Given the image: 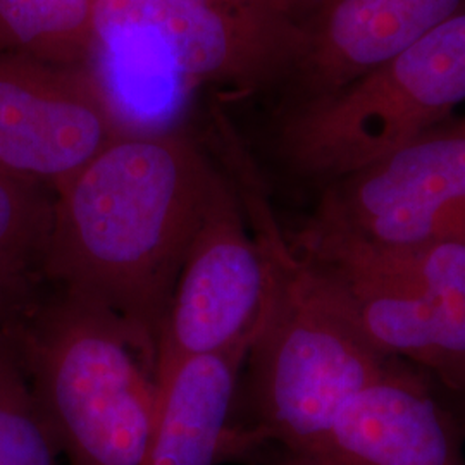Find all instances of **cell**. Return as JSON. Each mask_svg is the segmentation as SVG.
<instances>
[{
  "instance_id": "6",
  "label": "cell",
  "mask_w": 465,
  "mask_h": 465,
  "mask_svg": "<svg viewBox=\"0 0 465 465\" xmlns=\"http://www.w3.org/2000/svg\"><path fill=\"white\" fill-rule=\"evenodd\" d=\"M465 232V117L321 188L292 247L388 257Z\"/></svg>"
},
{
  "instance_id": "16",
  "label": "cell",
  "mask_w": 465,
  "mask_h": 465,
  "mask_svg": "<svg viewBox=\"0 0 465 465\" xmlns=\"http://www.w3.org/2000/svg\"><path fill=\"white\" fill-rule=\"evenodd\" d=\"M35 280L0 267V330L32 302L36 295Z\"/></svg>"
},
{
  "instance_id": "2",
  "label": "cell",
  "mask_w": 465,
  "mask_h": 465,
  "mask_svg": "<svg viewBox=\"0 0 465 465\" xmlns=\"http://www.w3.org/2000/svg\"><path fill=\"white\" fill-rule=\"evenodd\" d=\"M311 0H99L84 67L123 134L182 130L203 88L282 84Z\"/></svg>"
},
{
  "instance_id": "3",
  "label": "cell",
  "mask_w": 465,
  "mask_h": 465,
  "mask_svg": "<svg viewBox=\"0 0 465 465\" xmlns=\"http://www.w3.org/2000/svg\"><path fill=\"white\" fill-rule=\"evenodd\" d=\"M234 184L266 252L272 288L245 362L240 426L284 451L282 465H317L340 411L390 357L376 349L314 267L290 245L245 161Z\"/></svg>"
},
{
  "instance_id": "12",
  "label": "cell",
  "mask_w": 465,
  "mask_h": 465,
  "mask_svg": "<svg viewBox=\"0 0 465 465\" xmlns=\"http://www.w3.org/2000/svg\"><path fill=\"white\" fill-rule=\"evenodd\" d=\"M99 0H0V52L84 66Z\"/></svg>"
},
{
  "instance_id": "18",
  "label": "cell",
  "mask_w": 465,
  "mask_h": 465,
  "mask_svg": "<svg viewBox=\"0 0 465 465\" xmlns=\"http://www.w3.org/2000/svg\"><path fill=\"white\" fill-rule=\"evenodd\" d=\"M280 465H282V464H280Z\"/></svg>"
},
{
  "instance_id": "4",
  "label": "cell",
  "mask_w": 465,
  "mask_h": 465,
  "mask_svg": "<svg viewBox=\"0 0 465 465\" xmlns=\"http://www.w3.org/2000/svg\"><path fill=\"white\" fill-rule=\"evenodd\" d=\"M7 332L67 465H145L155 384L113 317L54 290Z\"/></svg>"
},
{
  "instance_id": "1",
  "label": "cell",
  "mask_w": 465,
  "mask_h": 465,
  "mask_svg": "<svg viewBox=\"0 0 465 465\" xmlns=\"http://www.w3.org/2000/svg\"><path fill=\"white\" fill-rule=\"evenodd\" d=\"M221 176L183 130L121 134L54 192L40 278L113 317L152 378L169 300Z\"/></svg>"
},
{
  "instance_id": "15",
  "label": "cell",
  "mask_w": 465,
  "mask_h": 465,
  "mask_svg": "<svg viewBox=\"0 0 465 465\" xmlns=\"http://www.w3.org/2000/svg\"><path fill=\"white\" fill-rule=\"evenodd\" d=\"M54 192L0 171V267L40 278Z\"/></svg>"
},
{
  "instance_id": "10",
  "label": "cell",
  "mask_w": 465,
  "mask_h": 465,
  "mask_svg": "<svg viewBox=\"0 0 465 465\" xmlns=\"http://www.w3.org/2000/svg\"><path fill=\"white\" fill-rule=\"evenodd\" d=\"M464 11L465 0H311L282 82L290 105L331 95Z\"/></svg>"
},
{
  "instance_id": "17",
  "label": "cell",
  "mask_w": 465,
  "mask_h": 465,
  "mask_svg": "<svg viewBox=\"0 0 465 465\" xmlns=\"http://www.w3.org/2000/svg\"><path fill=\"white\" fill-rule=\"evenodd\" d=\"M449 399L451 401V405H453V409H455V412H457V416L460 419L465 431V393H460V395H451V393H449Z\"/></svg>"
},
{
  "instance_id": "13",
  "label": "cell",
  "mask_w": 465,
  "mask_h": 465,
  "mask_svg": "<svg viewBox=\"0 0 465 465\" xmlns=\"http://www.w3.org/2000/svg\"><path fill=\"white\" fill-rule=\"evenodd\" d=\"M382 259L407 267L436 302L443 324V357L434 380L451 395L465 393V232Z\"/></svg>"
},
{
  "instance_id": "11",
  "label": "cell",
  "mask_w": 465,
  "mask_h": 465,
  "mask_svg": "<svg viewBox=\"0 0 465 465\" xmlns=\"http://www.w3.org/2000/svg\"><path fill=\"white\" fill-rule=\"evenodd\" d=\"M250 350L193 357L155 388V417L145 465H217L266 443L234 416Z\"/></svg>"
},
{
  "instance_id": "8",
  "label": "cell",
  "mask_w": 465,
  "mask_h": 465,
  "mask_svg": "<svg viewBox=\"0 0 465 465\" xmlns=\"http://www.w3.org/2000/svg\"><path fill=\"white\" fill-rule=\"evenodd\" d=\"M117 136L84 66L0 52V171L55 192Z\"/></svg>"
},
{
  "instance_id": "14",
  "label": "cell",
  "mask_w": 465,
  "mask_h": 465,
  "mask_svg": "<svg viewBox=\"0 0 465 465\" xmlns=\"http://www.w3.org/2000/svg\"><path fill=\"white\" fill-rule=\"evenodd\" d=\"M61 449L7 332L0 330V465H61Z\"/></svg>"
},
{
  "instance_id": "7",
  "label": "cell",
  "mask_w": 465,
  "mask_h": 465,
  "mask_svg": "<svg viewBox=\"0 0 465 465\" xmlns=\"http://www.w3.org/2000/svg\"><path fill=\"white\" fill-rule=\"evenodd\" d=\"M272 276L238 188L221 176L163 321L153 384L184 361L250 350L266 319Z\"/></svg>"
},
{
  "instance_id": "5",
  "label": "cell",
  "mask_w": 465,
  "mask_h": 465,
  "mask_svg": "<svg viewBox=\"0 0 465 465\" xmlns=\"http://www.w3.org/2000/svg\"><path fill=\"white\" fill-rule=\"evenodd\" d=\"M465 102V11L328 97L290 105L276 152L319 188L451 119Z\"/></svg>"
},
{
  "instance_id": "9",
  "label": "cell",
  "mask_w": 465,
  "mask_h": 465,
  "mask_svg": "<svg viewBox=\"0 0 465 465\" xmlns=\"http://www.w3.org/2000/svg\"><path fill=\"white\" fill-rule=\"evenodd\" d=\"M464 438L443 386L393 359L340 411L317 465H465Z\"/></svg>"
}]
</instances>
